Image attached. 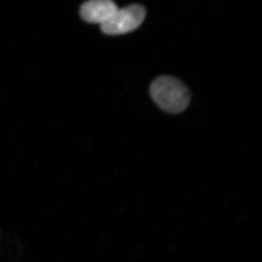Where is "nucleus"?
<instances>
[{
	"label": "nucleus",
	"mask_w": 262,
	"mask_h": 262,
	"mask_svg": "<svg viewBox=\"0 0 262 262\" xmlns=\"http://www.w3.org/2000/svg\"><path fill=\"white\" fill-rule=\"evenodd\" d=\"M150 95L162 110L172 114L182 113L190 101L187 86L170 76H161L153 81Z\"/></svg>",
	"instance_id": "f257e3e1"
},
{
	"label": "nucleus",
	"mask_w": 262,
	"mask_h": 262,
	"mask_svg": "<svg viewBox=\"0 0 262 262\" xmlns=\"http://www.w3.org/2000/svg\"><path fill=\"white\" fill-rule=\"evenodd\" d=\"M146 17V10L140 5H131L119 9L106 23L101 31L108 35H119L133 32L140 27Z\"/></svg>",
	"instance_id": "f03ea898"
},
{
	"label": "nucleus",
	"mask_w": 262,
	"mask_h": 262,
	"mask_svg": "<svg viewBox=\"0 0 262 262\" xmlns=\"http://www.w3.org/2000/svg\"><path fill=\"white\" fill-rule=\"evenodd\" d=\"M117 10V5L110 0H91L81 5L80 14L86 22L102 25Z\"/></svg>",
	"instance_id": "7ed1b4c3"
}]
</instances>
